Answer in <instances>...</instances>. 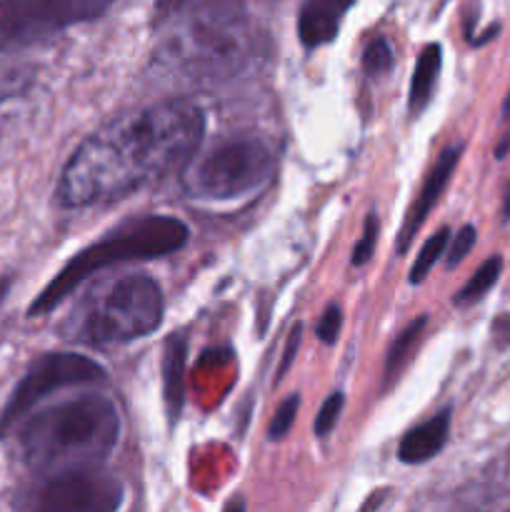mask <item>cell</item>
<instances>
[{
  "instance_id": "cell-1",
  "label": "cell",
  "mask_w": 510,
  "mask_h": 512,
  "mask_svg": "<svg viewBox=\"0 0 510 512\" xmlns=\"http://www.w3.org/2000/svg\"><path fill=\"white\" fill-rule=\"evenodd\" d=\"M205 115L190 100H165L110 120L83 140L55 188L63 208L113 203L175 173L200 148Z\"/></svg>"
},
{
  "instance_id": "cell-2",
  "label": "cell",
  "mask_w": 510,
  "mask_h": 512,
  "mask_svg": "<svg viewBox=\"0 0 510 512\" xmlns=\"http://www.w3.org/2000/svg\"><path fill=\"white\" fill-rule=\"evenodd\" d=\"M270 35L240 0H198L170 23L155 63L195 83L253 73L270 58Z\"/></svg>"
},
{
  "instance_id": "cell-3",
  "label": "cell",
  "mask_w": 510,
  "mask_h": 512,
  "mask_svg": "<svg viewBox=\"0 0 510 512\" xmlns=\"http://www.w3.org/2000/svg\"><path fill=\"white\" fill-rule=\"evenodd\" d=\"M120 438V413L105 395L85 393L28 415L20 428V450L35 473L58 478L98 470Z\"/></svg>"
},
{
  "instance_id": "cell-4",
  "label": "cell",
  "mask_w": 510,
  "mask_h": 512,
  "mask_svg": "<svg viewBox=\"0 0 510 512\" xmlns=\"http://www.w3.org/2000/svg\"><path fill=\"white\" fill-rule=\"evenodd\" d=\"M163 313V290L150 275H120L80 300L63 335L88 348H113L155 333Z\"/></svg>"
},
{
  "instance_id": "cell-5",
  "label": "cell",
  "mask_w": 510,
  "mask_h": 512,
  "mask_svg": "<svg viewBox=\"0 0 510 512\" xmlns=\"http://www.w3.org/2000/svg\"><path fill=\"white\" fill-rule=\"evenodd\" d=\"M185 243H188V225L180 223L178 218L145 215V218L128 220L120 228L110 230L103 240L80 250L33 300L28 315L35 318V315L55 310L98 270L110 268V265L133 263V260L163 258V255L178 253Z\"/></svg>"
},
{
  "instance_id": "cell-6",
  "label": "cell",
  "mask_w": 510,
  "mask_h": 512,
  "mask_svg": "<svg viewBox=\"0 0 510 512\" xmlns=\"http://www.w3.org/2000/svg\"><path fill=\"white\" fill-rule=\"evenodd\" d=\"M273 175L275 150L258 135H235L195 150L180 168V185L200 203H233L268 188Z\"/></svg>"
},
{
  "instance_id": "cell-7",
  "label": "cell",
  "mask_w": 510,
  "mask_h": 512,
  "mask_svg": "<svg viewBox=\"0 0 510 512\" xmlns=\"http://www.w3.org/2000/svg\"><path fill=\"white\" fill-rule=\"evenodd\" d=\"M115 0H0V53L40 43L108 13Z\"/></svg>"
},
{
  "instance_id": "cell-8",
  "label": "cell",
  "mask_w": 510,
  "mask_h": 512,
  "mask_svg": "<svg viewBox=\"0 0 510 512\" xmlns=\"http://www.w3.org/2000/svg\"><path fill=\"white\" fill-rule=\"evenodd\" d=\"M105 380V370L93 358L80 353H48L35 360L15 385L8 405L0 415V435H8L15 425L23 423L35 405L43 403L48 395L63 388H78V385L98 383Z\"/></svg>"
},
{
  "instance_id": "cell-9",
  "label": "cell",
  "mask_w": 510,
  "mask_h": 512,
  "mask_svg": "<svg viewBox=\"0 0 510 512\" xmlns=\"http://www.w3.org/2000/svg\"><path fill=\"white\" fill-rule=\"evenodd\" d=\"M120 505V483L98 470L45 478V483L23 500V508L40 512H113Z\"/></svg>"
},
{
  "instance_id": "cell-10",
  "label": "cell",
  "mask_w": 510,
  "mask_h": 512,
  "mask_svg": "<svg viewBox=\"0 0 510 512\" xmlns=\"http://www.w3.org/2000/svg\"><path fill=\"white\" fill-rule=\"evenodd\" d=\"M460 155H463V145H460V143L450 145V148H445L443 153H440V158L435 160V165L430 168L428 178L423 180V188H420L418 198H415V203L410 205L408 218H405V223H403V230H400V240H398V253L400 255L408 253V248H410V243H413L415 233H418L420 225L425 223V218L430 215L433 205L440 200L445 185L450 183L455 168H458Z\"/></svg>"
},
{
  "instance_id": "cell-11",
  "label": "cell",
  "mask_w": 510,
  "mask_h": 512,
  "mask_svg": "<svg viewBox=\"0 0 510 512\" xmlns=\"http://www.w3.org/2000/svg\"><path fill=\"white\" fill-rule=\"evenodd\" d=\"M353 3L355 0H303L298 13L300 43L308 50L333 43Z\"/></svg>"
},
{
  "instance_id": "cell-12",
  "label": "cell",
  "mask_w": 510,
  "mask_h": 512,
  "mask_svg": "<svg viewBox=\"0 0 510 512\" xmlns=\"http://www.w3.org/2000/svg\"><path fill=\"white\" fill-rule=\"evenodd\" d=\"M450 433V410H443L435 418L415 425L403 435L398 445V458L405 465H420L425 460L435 458L448 443Z\"/></svg>"
},
{
  "instance_id": "cell-13",
  "label": "cell",
  "mask_w": 510,
  "mask_h": 512,
  "mask_svg": "<svg viewBox=\"0 0 510 512\" xmlns=\"http://www.w3.org/2000/svg\"><path fill=\"white\" fill-rule=\"evenodd\" d=\"M440 65H443V48L440 45H425L420 53L418 63H415L413 80H410V95L408 108L413 115H420L428 108L430 98H433L435 83H438Z\"/></svg>"
},
{
  "instance_id": "cell-14",
  "label": "cell",
  "mask_w": 510,
  "mask_h": 512,
  "mask_svg": "<svg viewBox=\"0 0 510 512\" xmlns=\"http://www.w3.org/2000/svg\"><path fill=\"white\" fill-rule=\"evenodd\" d=\"M425 325H428V318H425V315L423 318L413 320V323L395 338V343L390 345L388 358H385V380H388V383L398 378L400 370L410 363V358H413L415 348H418L420 338H423L425 333Z\"/></svg>"
},
{
  "instance_id": "cell-15",
  "label": "cell",
  "mask_w": 510,
  "mask_h": 512,
  "mask_svg": "<svg viewBox=\"0 0 510 512\" xmlns=\"http://www.w3.org/2000/svg\"><path fill=\"white\" fill-rule=\"evenodd\" d=\"M183 358H185V345L183 340H170L168 350H165V400H168L170 415L178 418L180 405H183Z\"/></svg>"
},
{
  "instance_id": "cell-16",
  "label": "cell",
  "mask_w": 510,
  "mask_h": 512,
  "mask_svg": "<svg viewBox=\"0 0 510 512\" xmlns=\"http://www.w3.org/2000/svg\"><path fill=\"white\" fill-rule=\"evenodd\" d=\"M500 268H503V260H500L498 255H495V258H490V260H485V263L480 265L478 270H475L473 278H470L468 283L463 285V290L455 295V303L470 305V303H475V300L483 298V295L488 293V290L493 288L495 283H498Z\"/></svg>"
},
{
  "instance_id": "cell-17",
  "label": "cell",
  "mask_w": 510,
  "mask_h": 512,
  "mask_svg": "<svg viewBox=\"0 0 510 512\" xmlns=\"http://www.w3.org/2000/svg\"><path fill=\"white\" fill-rule=\"evenodd\" d=\"M448 240H450V230L448 228H440L438 233L430 235L428 243L420 248L418 258H415V263H413V268H410V278H408L410 283L418 285V283H423L425 278H428L430 268H433V265L438 263L440 258H443L445 250H448Z\"/></svg>"
},
{
  "instance_id": "cell-18",
  "label": "cell",
  "mask_w": 510,
  "mask_h": 512,
  "mask_svg": "<svg viewBox=\"0 0 510 512\" xmlns=\"http://www.w3.org/2000/svg\"><path fill=\"white\" fill-rule=\"evenodd\" d=\"M5 55L8 53H0V103L13 98V95H18L23 88H28L30 78H33L30 68L13 63V60H8Z\"/></svg>"
},
{
  "instance_id": "cell-19",
  "label": "cell",
  "mask_w": 510,
  "mask_h": 512,
  "mask_svg": "<svg viewBox=\"0 0 510 512\" xmlns=\"http://www.w3.org/2000/svg\"><path fill=\"white\" fill-rule=\"evenodd\" d=\"M343 405H345V395L343 393H333L328 400L323 403L320 413L315 415V423H313V433L318 438H328L333 433V428L338 425L340 413H343Z\"/></svg>"
},
{
  "instance_id": "cell-20",
  "label": "cell",
  "mask_w": 510,
  "mask_h": 512,
  "mask_svg": "<svg viewBox=\"0 0 510 512\" xmlns=\"http://www.w3.org/2000/svg\"><path fill=\"white\" fill-rule=\"evenodd\" d=\"M363 68L365 73L370 75H385L390 68H393V50H390L388 40L375 38L373 43L368 45L363 55Z\"/></svg>"
},
{
  "instance_id": "cell-21",
  "label": "cell",
  "mask_w": 510,
  "mask_h": 512,
  "mask_svg": "<svg viewBox=\"0 0 510 512\" xmlns=\"http://www.w3.org/2000/svg\"><path fill=\"white\" fill-rule=\"evenodd\" d=\"M378 215L370 213L368 218H365V230H363V238L355 243L353 248V255H350V263L355 265V268H363L365 263H368L370 258H373L375 253V243H378Z\"/></svg>"
},
{
  "instance_id": "cell-22",
  "label": "cell",
  "mask_w": 510,
  "mask_h": 512,
  "mask_svg": "<svg viewBox=\"0 0 510 512\" xmlns=\"http://www.w3.org/2000/svg\"><path fill=\"white\" fill-rule=\"evenodd\" d=\"M298 408H300L298 395H290V398H285L283 403H280L278 413H275L273 423H270L268 428L270 440H283L285 435L290 433V428H293L295 423V415H298Z\"/></svg>"
},
{
  "instance_id": "cell-23",
  "label": "cell",
  "mask_w": 510,
  "mask_h": 512,
  "mask_svg": "<svg viewBox=\"0 0 510 512\" xmlns=\"http://www.w3.org/2000/svg\"><path fill=\"white\" fill-rule=\"evenodd\" d=\"M475 240H478V233H475L473 225H465L460 233H455V240L450 243L448 248V260H445V265H448V270H453L455 265H460L465 260V255L473 250Z\"/></svg>"
},
{
  "instance_id": "cell-24",
  "label": "cell",
  "mask_w": 510,
  "mask_h": 512,
  "mask_svg": "<svg viewBox=\"0 0 510 512\" xmlns=\"http://www.w3.org/2000/svg\"><path fill=\"white\" fill-rule=\"evenodd\" d=\"M340 328H343V310L338 308V305H330L328 310L323 313V318H320L318 323V338L323 340L325 345H335V340H338L340 335Z\"/></svg>"
},
{
  "instance_id": "cell-25",
  "label": "cell",
  "mask_w": 510,
  "mask_h": 512,
  "mask_svg": "<svg viewBox=\"0 0 510 512\" xmlns=\"http://www.w3.org/2000/svg\"><path fill=\"white\" fill-rule=\"evenodd\" d=\"M300 335H303V325H295L293 330H290V338H288V345H285V355H283V363H280V368H278V380L283 378L285 373H288V368H290V363H293V358H295V350H298V345H300Z\"/></svg>"
},
{
  "instance_id": "cell-26",
  "label": "cell",
  "mask_w": 510,
  "mask_h": 512,
  "mask_svg": "<svg viewBox=\"0 0 510 512\" xmlns=\"http://www.w3.org/2000/svg\"><path fill=\"white\" fill-rule=\"evenodd\" d=\"M503 220H510V183L505 188V200H503Z\"/></svg>"
},
{
  "instance_id": "cell-27",
  "label": "cell",
  "mask_w": 510,
  "mask_h": 512,
  "mask_svg": "<svg viewBox=\"0 0 510 512\" xmlns=\"http://www.w3.org/2000/svg\"><path fill=\"white\" fill-rule=\"evenodd\" d=\"M10 290V278H5V275H0V303L5 300V295H8Z\"/></svg>"
},
{
  "instance_id": "cell-28",
  "label": "cell",
  "mask_w": 510,
  "mask_h": 512,
  "mask_svg": "<svg viewBox=\"0 0 510 512\" xmlns=\"http://www.w3.org/2000/svg\"><path fill=\"white\" fill-rule=\"evenodd\" d=\"M503 115L510 120V93H508V98H505V103H503Z\"/></svg>"
}]
</instances>
